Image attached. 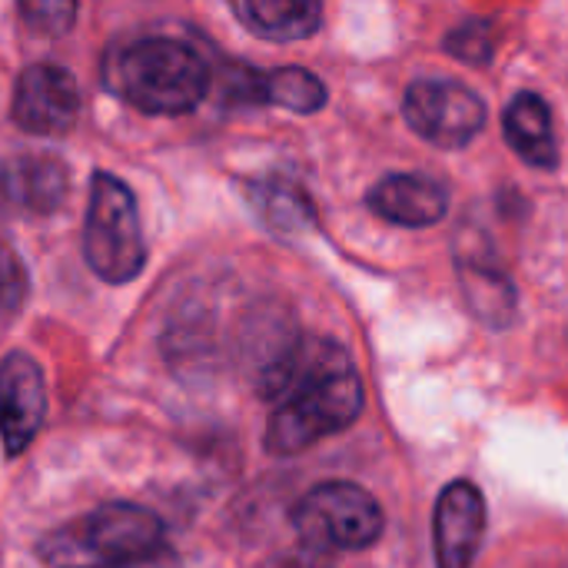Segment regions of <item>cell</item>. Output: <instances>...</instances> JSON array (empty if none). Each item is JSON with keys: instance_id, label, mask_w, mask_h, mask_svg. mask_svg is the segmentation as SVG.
<instances>
[{"instance_id": "1", "label": "cell", "mask_w": 568, "mask_h": 568, "mask_svg": "<svg viewBox=\"0 0 568 568\" xmlns=\"http://www.w3.org/2000/svg\"><path fill=\"white\" fill-rule=\"evenodd\" d=\"M260 393L273 399L266 449L296 456L356 423L363 413V383L339 343L293 339L270 366L256 373Z\"/></svg>"}, {"instance_id": "2", "label": "cell", "mask_w": 568, "mask_h": 568, "mask_svg": "<svg viewBox=\"0 0 568 568\" xmlns=\"http://www.w3.org/2000/svg\"><path fill=\"white\" fill-rule=\"evenodd\" d=\"M106 83L120 100L153 116H180L200 106L210 90L203 57L176 37H140L106 67Z\"/></svg>"}, {"instance_id": "3", "label": "cell", "mask_w": 568, "mask_h": 568, "mask_svg": "<svg viewBox=\"0 0 568 568\" xmlns=\"http://www.w3.org/2000/svg\"><path fill=\"white\" fill-rule=\"evenodd\" d=\"M163 549V523L143 506H100L37 546L43 568H130L150 562Z\"/></svg>"}, {"instance_id": "4", "label": "cell", "mask_w": 568, "mask_h": 568, "mask_svg": "<svg viewBox=\"0 0 568 568\" xmlns=\"http://www.w3.org/2000/svg\"><path fill=\"white\" fill-rule=\"evenodd\" d=\"M83 256L87 266L113 286L130 283L143 273L146 246L136 216V200L113 173L93 176L83 226Z\"/></svg>"}, {"instance_id": "5", "label": "cell", "mask_w": 568, "mask_h": 568, "mask_svg": "<svg viewBox=\"0 0 568 568\" xmlns=\"http://www.w3.org/2000/svg\"><path fill=\"white\" fill-rule=\"evenodd\" d=\"M293 526L300 539L323 552H356L369 549L383 536L379 503L353 483H320L293 509Z\"/></svg>"}, {"instance_id": "6", "label": "cell", "mask_w": 568, "mask_h": 568, "mask_svg": "<svg viewBox=\"0 0 568 568\" xmlns=\"http://www.w3.org/2000/svg\"><path fill=\"white\" fill-rule=\"evenodd\" d=\"M406 123L433 146L459 150L486 126V103L459 80H416L403 97Z\"/></svg>"}, {"instance_id": "7", "label": "cell", "mask_w": 568, "mask_h": 568, "mask_svg": "<svg viewBox=\"0 0 568 568\" xmlns=\"http://www.w3.org/2000/svg\"><path fill=\"white\" fill-rule=\"evenodd\" d=\"M13 123L33 136H60L80 116V90L70 70L57 63H30L13 87Z\"/></svg>"}, {"instance_id": "8", "label": "cell", "mask_w": 568, "mask_h": 568, "mask_svg": "<svg viewBox=\"0 0 568 568\" xmlns=\"http://www.w3.org/2000/svg\"><path fill=\"white\" fill-rule=\"evenodd\" d=\"M47 419V383L27 353L0 359V439L7 456H20Z\"/></svg>"}, {"instance_id": "9", "label": "cell", "mask_w": 568, "mask_h": 568, "mask_svg": "<svg viewBox=\"0 0 568 568\" xmlns=\"http://www.w3.org/2000/svg\"><path fill=\"white\" fill-rule=\"evenodd\" d=\"M70 193V170L53 153H20L0 160V210L50 216Z\"/></svg>"}, {"instance_id": "10", "label": "cell", "mask_w": 568, "mask_h": 568, "mask_svg": "<svg viewBox=\"0 0 568 568\" xmlns=\"http://www.w3.org/2000/svg\"><path fill=\"white\" fill-rule=\"evenodd\" d=\"M486 532V503L483 493L469 479L449 483L436 499L433 539H436V566L473 568Z\"/></svg>"}, {"instance_id": "11", "label": "cell", "mask_w": 568, "mask_h": 568, "mask_svg": "<svg viewBox=\"0 0 568 568\" xmlns=\"http://www.w3.org/2000/svg\"><path fill=\"white\" fill-rule=\"evenodd\" d=\"M369 210L396 226H433L446 216L449 210V193L439 180L423 176V173H393L383 176L369 196Z\"/></svg>"}, {"instance_id": "12", "label": "cell", "mask_w": 568, "mask_h": 568, "mask_svg": "<svg viewBox=\"0 0 568 568\" xmlns=\"http://www.w3.org/2000/svg\"><path fill=\"white\" fill-rule=\"evenodd\" d=\"M503 130L509 146L529 163V166H556L559 163V143L552 133V113L549 103L539 93H519L509 100L503 113Z\"/></svg>"}, {"instance_id": "13", "label": "cell", "mask_w": 568, "mask_h": 568, "mask_svg": "<svg viewBox=\"0 0 568 568\" xmlns=\"http://www.w3.org/2000/svg\"><path fill=\"white\" fill-rule=\"evenodd\" d=\"M233 13L250 33L273 43L306 40L323 23V7L313 0H240L233 3Z\"/></svg>"}, {"instance_id": "14", "label": "cell", "mask_w": 568, "mask_h": 568, "mask_svg": "<svg viewBox=\"0 0 568 568\" xmlns=\"http://www.w3.org/2000/svg\"><path fill=\"white\" fill-rule=\"evenodd\" d=\"M246 200L256 210V216L283 236L303 233L316 223V210L310 203V196L283 176H266V180H253L246 186Z\"/></svg>"}, {"instance_id": "15", "label": "cell", "mask_w": 568, "mask_h": 568, "mask_svg": "<svg viewBox=\"0 0 568 568\" xmlns=\"http://www.w3.org/2000/svg\"><path fill=\"white\" fill-rule=\"evenodd\" d=\"M459 280H463L466 306L486 326H509L516 313V290L499 270L473 263V260H459Z\"/></svg>"}, {"instance_id": "16", "label": "cell", "mask_w": 568, "mask_h": 568, "mask_svg": "<svg viewBox=\"0 0 568 568\" xmlns=\"http://www.w3.org/2000/svg\"><path fill=\"white\" fill-rule=\"evenodd\" d=\"M326 83L303 70V67H280L263 73V103L293 110V113H316L326 106Z\"/></svg>"}, {"instance_id": "17", "label": "cell", "mask_w": 568, "mask_h": 568, "mask_svg": "<svg viewBox=\"0 0 568 568\" xmlns=\"http://www.w3.org/2000/svg\"><path fill=\"white\" fill-rule=\"evenodd\" d=\"M446 50L456 57V60H466V63H489L493 60V50H496V37H493V23L489 20H469L463 27H456L449 37H446Z\"/></svg>"}, {"instance_id": "18", "label": "cell", "mask_w": 568, "mask_h": 568, "mask_svg": "<svg viewBox=\"0 0 568 568\" xmlns=\"http://www.w3.org/2000/svg\"><path fill=\"white\" fill-rule=\"evenodd\" d=\"M27 300V270L23 260L0 240V313H17Z\"/></svg>"}, {"instance_id": "19", "label": "cell", "mask_w": 568, "mask_h": 568, "mask_svg": "<svg viewBox=\"0 0 568 568\" xmlns=\"http://www.w3.org/2000/svg\"><path fill=\"white\" fill-rule=\"evenodd\" d=\"M20 17L40 30V33H67L73 17H77V7L73 3H53V0H30V3H20Z\"/></svg>"}]
</instances>
